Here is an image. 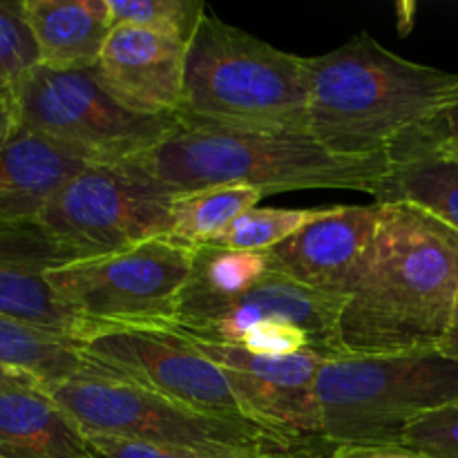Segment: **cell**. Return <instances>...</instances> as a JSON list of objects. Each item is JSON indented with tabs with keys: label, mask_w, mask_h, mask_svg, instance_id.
<instances>
[{
	"label": "cell",
	"mask_w": 458,
	"mask_h": 458,
	"mask_svg": "<svg viewBox=\"0 0 458 458\" xmlns=\"http://www.w3.org/2000/svg\"><path fill=\"white\" fill-rule=\"evenodd\" d=\"M309 134L343 157H398L438 137L458 72L414 63L358 31L307 58Z\"/></svg>",
	"instance_id": "6da1fadb"
},
{
	"label": "cell",
	"mask_w": 458,
	"mask_h": 458,
	"mask_svg": "<svg viewBox=\"0 0 458 458\" xmlns=\"http://www.w3.org/2000/svg\"><path fill=\"white\" fill-rule=\"evenodd\" d=\"M458 293V231L411 204H383L369 258L338 318L343 356L437 349Z\"/></svg>",
	"instance_id": "7a4b0ae2"
},
{
	"label": "cell",
	"mask_w": 458,
	"mask_h": 458,
	"mask_svg": "<svg viewBox=\"0 0 458 458\" xmlns=\"http://www.w3.org/2000/svg\"><path fill=\"white\" fill-rule=\"evenodd\" d=\"M139 164L173 195L213 186H249L267 195L309 188L378 195L392 157H343L313 137L177 128Z\"/></svg>",
	"instance_id": "3957f363"
},
{
	"label": "cell",
	"mask_w": 458,
	"mask_h": 458,
	"mask_svg": "<svg viewBox=\"0 0 458 458\" xmlns=\"http://www.w3.org/2000/svg\"><path fill=\"white\" fill-rule=\"evenodd\" d=\"M177 121L191 128L311 137L307 58L206 9L188 43Z\"/></svg>",
	"instance_id": "277c9868"
},
{
	"label": "cell",
	"mask_w": 458,
	"mask_h": 458,
	"mask_svg": "<svg viewBox=\"0 0 458 458\" xmlns=\"http://www.w3.org/2000/svg\"><path fill=\"white\" fill-rule=\"evenodd\" d=\"M458 398V362L437 349L325 358L318 403L327 445H401L411 423Z\"/></svg>",
	"instance_id": "5b68a950"
},
{
	"label": "cell",
	"mask_w": 458,
	"mask_h": 458,
	"mask_svg": "<svg viewBox=\"0 0 458 458\" xmlns=\"http://www.w3.org/2000/svg\"><path fill=\"white\" fill-rule=\"evenodd\" d=\"M43 392L54 398L88 437L259 456L298 450L249 420L204 414L128 383L70 378L45 383Z\"/></svg>",
	"instance_id": "8992f818"
},
{
	"label": "cell",
	"mask_w": 458,
	"mask_h": 458,
	"mask_svg": "<svg viewBox=\"0 0 458 458\" xmlns=\"http://www.w3.org/2000/svg\"><path fill=\"white\" fill-rule=\"evenodd\" d=\"M192 249L157 237L106 258L70 262L47 280L74 316L101 329H170L191 276ZM88 335V338H89Z\"/></svg>",
	"instance_id": "52a82bcc"
},
{
	"label": "cell",
	"mask_w": 458,
	"mask_h": 458,
	"mask_svg": "<svg viewBox=\"0 0 458 458\" xmlns=\"http://www.w3.org/2000/svg\"><path fill=\"white\" fill-rule=\"evenodd\" d=\"M173 199L139 161L89 164L56 192L38 224L67 262H83L165 237Z\"/></svg>",
	"instance_id": "ba28073f"
},
{
	"label": "cell",
	"mask_w": 458,
	"mask_h": 458,
	"mask_svg": "<svg viewBox=\"0 0 458 458\" xmlns=\"http://www.w3.org/2000/svg\"><path fill=\"white\" fill-rule=\"evenodd\" d=\"M21 128L72 148L92 164L134 161L164 141L177 116L128 110L98 83L94 70L38 65L18 85Z\"/></svg>",
	"instance_id": "9c48e42d"
},
{
	"label": "cell",
	"mask_w": 458,
	"mask_h": 458,
	"mask_svg": "<svg viewBox=\"0 0 458 458\" xmlns=\"http://www.w3.org/2000/svg\"><path fill=\"white\" fill-rule=\"evenodd\" d=\"M79 347L107 380L148 389L219 419L249 420L222 369L177 331L101 329Z\"/></svg>",
	"instance_id": "30bf717a"
},
{
	"label": "cell",
	"mask_w": 458,
	"mask_h": 458,
	"mask_svg": "<svg viewBox=\"0 0 458 458\" xmlns=\"http://www.w3.org/2000/svg\"><path fill=\"white\" fill-rule=\"evenodd\" d=\"M188 340L222 369L250 423L293 447L327 445L318 403V371L325 358L311 349L298 353H253L237 344Z\"/></svg>",
	"instance_id": "8fae6325"
},
{
	"label": "cell",
	"mask_w": 458,
	"mask_h": 458,
	"mask_svg": "<svg viewBox=\"0 0 458 458\" xmlns=\"http://www.w3.org/2000/svg\"><path fill=\"white\" fill-rule=\"evenodd\" d=\"M343 304L344 298L309 289L271 268L267 276L210 309L195 322L174 325L168 331L206 343L240 344L255 327H295L309 338L311 352L322 358H338L343 356L338 344V318Z\"/></svg>",
	"instance_id": "7c38bea8"
},
{
	"label": "cell",
	"mask_w": 458,
	"mask_h": 458,
	"mask_svg": "<svg viewBox=\"0 0 458 458\" xmlns=\"http://www.w3.org/2000/svg\"><path fill=\"white\" fill-rule=\"evenodd\" d=\"M383 204L331 206L295 235L267 250L276 271L320 293H352L369 258Z\"/></svg>",
	"instance_id": "4fadbf2b"
},
{
	"label": "cell",
	"mask_w": 458,
	"mask_h": 458,
	"mask_svg": "<svg viewBox=\"0 0 458 458\" xmlns=\"http://www.w3.org/2000/svg\"><path fill=\"white\" fill-rule=\"evenodd\" d=\"M188 43L132 25L112 27L94 76L114 101L137 114L177 116Z\"/></svg>",
	"instance_id": "5bb4252c"
},
{
	"label": "cell",
	"mask_w": 458,
	"mask_h": 458,
	"mask_svg": "<svg viewBox=\"0 0 458 458\" xmlns=\"http://www.w3.org/2000/svg\"><path fill=\"white\" fill-rule=\"evenodd\" d=\"M65 264L67 258L38 222L0 226V316L76 343L88 338L89 327L63 304L47 280L49 271Z\"/></svg>",
	"instance_id": "9a60e30c"
},
{
	"label": "cell",
	"mask_w": 458,
	"mask_h": 458,
	"mask_svg": "<svg viewBox=\"0 0 458 458\" xmlns=\"http://www.w3.org/2000/svg\"><path fill=\"white\" fill-rule=\"evenodd\" d=\"M89 164L72 148L27 128L0 139V226L38 222L56 192Z\"/></svg>",
	"instance_id": "2e32d148"
},
{
	"label": "cell",
	"mask_w": 458,
	"mask_h": 458,
	"mask_svg": "<svg viewBox=\"0 0 458 458\" xmlns=\"http://www.w3.org/2000/svg\"><path fill=\"white\" fill-rule=\"evenodd\" d=\"M0 458H101L43 387L0 392Z\"/></svg>",
	"instance_id": "e0dca14e"
},
{
	"label": "cell",
	"mask_w": 458,
	"mask_h": 458,
	"mask_svg": "<svg viewBox=\"0 0 458 458\" xmlns=\"http://www.w3.org/2000/svg\"><path fill=\"white\" fill-rule=\"evenodd\" d=\"M22 12L52 70H94L112 34L107 0H22Z\"/></svg>",
	"instance_id": "ac0fdd59"
},
{
	"label": "cell",
	"mask_w": 458,
	"mask_h": 458,
	"mask_svg": "<svg viewBox=\"0 0 458 458\" xmlns=\"http://www.w3.org/2000/svg\"><path fill=\"white\" fill-rule=\"evenodd\" d=\"M392 161L376 201L419 206L458 231V157L441 150L437 139H428Z\"/></svg>",
	"instance_id": "d6986e66"
},
{
	"label": "cell",
	"mask_w": 458,
	"mask_h": 458,
	"mask_svg": "<svg viewBox=\"0 0 458 458\" xmlns=\"http://www.w3.org/2000/svg\"><path fill=\"white\" fill-rule=\"evenodd\" d=\"M273 268L268 253L235 250L217 244H201L192 249L191 276L179 300V316L174 325H188L226 302L267 276ZM173 325V327H174Z\"/></svg>",
	"instance_id": "ffe728a7"
},
{
	"label": "cell",
	"mask_w": 458,
	"mask_h": 458,
	"mask_svg": "<svg viewBox=\"0 0 458 458\" xmlns=\"http://www.w3.org/2000/svg\"><path fill=\"white\" fill-rule=\"evenodd\" d=\"M0 365L31 374L43 385L70 378L107 380L76 340L45 334L7 316H0Z\"/></svg>",
	"instance_id": "44dd1931"
},
{
	"label": "cell",
	"mask_w": 458,
	"mask_h": 458,
	"mask_svg": "<svg viewBox=\"0 0 458 458\" xmlns=\"http://www.w3.org/2000/svg\"><path fill=\"white\" fill-rule=\"evenodd\" d=\"M262 197V191L249 186H213L174 195L165 237L188 249L210 244Z\"/></svg>",
	"instance_id": "7402d4cb"
},
{
	"label": "cell",
	"mask_w": 458,
	"mask_h": 458,
	"mask_svg": "<svg viewBox=\"0 0 458 458\" xmlns=\"http://www.w3.org/2000/svg\"><path fill=\"white\" fill-rule=\"evenodd\" d=\"M325 208H250L235 219L222 235L210 244L226 246L235 250H253V253H267L276 249L291 235L320 217Z\"/></svg>",
	"instance_id": "603a6c76"
},
{
	"label": "cell",
	"mask_w": 458,
	"mask_h": 458,
	"mask_svg": "<svg viewBox=\"0 0 458 458\" xmlns=\"http://www.w3.org/2000/svg\"><path fill=\"white\" fill-rule=\"evenodd\" d=\"M112 27L132 25L173 34L191 43L206 3L201 0H107Z\"/></svg>",
	"instance_id": "cb8c5ba5"
},
{
	"label": "cell",
	"mask_w": 458,
	"mask_h": 458,
	"mask_svg": "<svg viewBox=\"0 0 458 458\" xmlns=\"http://www.w3.org/2000/svg\"><path fill=\"white\" fill-rule=\"evenodd\" d=\"M40 65V52L22 12V0H0V74L22 83Z\"/></svg>",
	"instance_id": "d4e9b609"
},
{
	"label": "cell",
	"mask_w": 458,
	"mask_h": 458,
	"mask_svg": "<svg viewBox=\"0 0 458 458\" xmlns=\"http://www.w3.org/2000/svg\"><path fill=\"white\" fill-rule=\"evenodd\" d=\"M401 445L429 458H458V398L411 423Z\"/></svg>",
	"instance_id": "484cf974"
},
{
	"label": "cell",
	"mask_w": 458,
	"mask_h": 458,
	"mask_svg": "<svg viewBox=\"0 0 458 458\" xmlns=\"http://www.w3.org/2000/svg\"><path fill=\"white\" fill-rule=\"evenodd\" d=\"M101 458H273L259 454H233V452H201L186 447L150 445V443L123 441L110 437H88Z\"/></svg>",
	"instance_id": "4316f807"
},
{
	"label": "cell",
	"mask_w": 458,
	"mask_h": 458,
	"mask_svg": "<svg viewBox=\"0 0 458 458\" xmlns=\"http://www.w3.org/2000/svg\"><path fill=\"white\" fill-rule=\"evenodd\" d=\"M21 130V101L16 85L0 74V139Z\"/></svg>",
	"instance_id": "83f0119b"
},
{
	"label": "cell",
	"mask_w": 458,
	"mask_h": 458,
	"mask_svg": "<svg viewBox=\"0 0 458 458\" xmlns=\"http://www.w3.org/2000/svg\"><path fill=\"white\" fill-rule=\"evenodd\" d=\"M331 458H429L403 445H338Z\"/></svg>",
	"instance_id": "f1b7e54d"
},
{
	"label": "cell",
	"mask_w": 458,
	"mask_h": 458,
	"mask_svg": "<svg viewBox=\"0 0 458 458\" xmlns=\"http://www.w3.org/2000/svg\"><path fill=\"white\" fill-rule=\"evenodd\" d=\"M437 146L445 150L447 155L458 157V97L450 106V110L443 114L441 125H438Z\"/></svg>",
	"instance_id": "f546056e"
},
{
	"label": "cell",
	"mask_w": 458,
	"mask_h": 458,
	"mask_svg": "<svg viewBox=\"0 0 458 458\" xmlns=\"http://www.w3.org/2000/svg\"><path fill=\"white\" fill-rule=\"evenodd\" d=\"M437 352L441 353V356L458 362V293L454 300V309H452L450 325H447V331H445V335H443L441 343H438Z\"/></svg>",
	"instance_id": "4dcf8cb0"
},
{
	"label": "cell",
	"mask_w": 458,
	"mask_h": 458,
	"mask_svg": "<svg viewBox=\"0 0 458 458\" xmlns=\"http://www.w3.org/2000/svg\"><path fill=\"white\" fill-rule=\"evenodd\" d=\"M16 387H43V383L38 378H34L31 374H25V371L0 365V392Z\"/></svg>",
	"instance_id": "1f68e13d"
},
{
	"label": "cell",
	"mask_w": 458,
	"mask_h": 458,
	"mask_svg": "<svg viewBox=\"0 0 458 458\" xmlns=\"http://www.w3.org/2000/svg\"><path fill=\"white\" fill-rule=\"evenodd\" d=\"M331 450L334 447L320 445V447H298V450H291L286 454H277L273 458H331Z\"/></svg>",
	"instance_id": "d6a6232c"
}]
</instances>
